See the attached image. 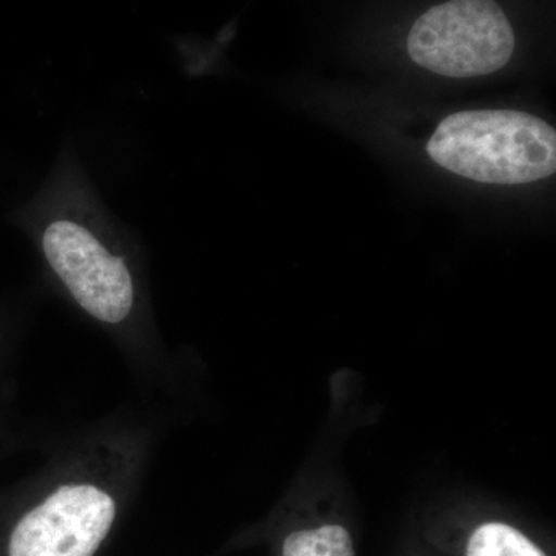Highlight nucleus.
Returning <instances> with one entry per match:
<instances>
[{"label":"nucleus","mask_w":556,"mask_h":556,"mask_svg":"<svg viewBox=\"0 0 556 556\" xmlns=\"http://www.w3.org/2000/svg\"><path fill=\"white\" fill-rule=\"evenodd\" d=\"M31 236L50 281L97 325L142 379L179 387L153 314L144 251L138 237L102 201L89 175L65 149L40 193Z\"/></svg>","instance_id":"1"},{"label":"nucleus","mask_w":556,"mask_h":556,"mask_svg":"<svg viewBox=\"0 0 556 556\" xmlns=\"http://www.w3.org/2000/svg\"><path fill=\"white\" fill-rule=\"evenodd\" d=\"M155 422L116 416L54 450L7 538V556H94L124 500L148 473Z\"/></svg>","instance_id":"2"},{"label":"nucleus","mask_w":556,"mask_h":556,"mask_svg":"<svg viewBox=\"0 0 556 556\" xmlns=\"http://www.w3.org/2000/svg\"><path fill=\"white\" fill-rule=\"evenodd\" d=\"M439 166L486 185H522L556 170V134L546 121L517 110L457 112L427 144Z\"/></svg>","instance_id":"3"},{"label":"nucleus","mask_w":556,"mask_h":556,"mask_svg":"<svg viewBox=\"0 0 556 556\" xmlns=\"http://www.w3.org/2000/svg\"><path fill=\"white\" fill-rule=\"evenodd\" d=\"M407 50L417 65L438 75L475 78L510 61L515 33L495 0H447L417 17Z\"/></svg>","instance_id":"4"},{"label":"nucleus","mask_w":556,"mask_h":556,"mask_svg":"<svg viewBox=\"0 0 556 556\" xmlns=\"http://www.w3.org/2000/svg\"><path fill=\"white\" fill-rule=\"evenodd\" d=\"M467 556H546L514 527L485 522L468 541Z\"/></svg>","instance_id":"5"},{"label":"nucleus","mask_w":556,"mask_h":556,"mask_svg":"<svg viewBox=\"0 0 556 556\" xmlns=\"http://www.w3.org/2000/svg\"><path fill=\"white\" fill-rule=\"evenodd\" d=\"M281 556H354L353 540L342 526L299 530L285 538Z\"/></svg>","instance_id":"6"},{"label":"nucleus","mask_w":556,"mask_h":556,"mask_svg":"<svg viewBox=\"0 0 556 556\" xmlns=\"http://www.w3.org/2000/svg\"><path fill=\"white\" fill-rule=\"evenodd\" d=\"M5 343L2 342V338H0V383H2L3 371H5V361H7V348Z\"/></svg>","instance_id":"7"}]
</instances>
